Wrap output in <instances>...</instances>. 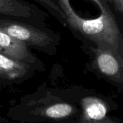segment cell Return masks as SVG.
<instances>
[{
    "instance_id": "obj_3",
    "label": "cell",
    "mask_w": 123,
    "mask_h": 123,
    "mask_svg": "<svg viewBox=\"0 0 123 123\" xmlns=\"http://www.w3.org/2000/svg\"><path fill=\"white\" fill-rule=\"evenodd\" d=\"M0 17L46 25L47 12L25 0H0Z\"/></svg>"
},
{
    "instance_id": "obj_12",
    "label": "cell",
    "mask_w": 123,
    "mask_h": 123,
    "mask_svg": "<svg viewBox=\"0 0 123 123\" xmlns=\"http://www.w3.org/2000/svg\"><path fill=\"white\" fill-rule=\"evenodd\" d=\"M93 1L95 2L98 5L101 10H104L108 8V6L106 5V3L104 0H93Z\"/></svg>"
},
{
    "instance_id": "obj_9",
    "label": "cell",
    "mask_w": 123,
    "mask_h": 123,
    "mask_svg": "<svg viewBox=\"0 0 123 123\" xmlns=\"http://www.w3.org/2000/svg\"><path fill=\"white\" fill-rule=\"evenodd\" d=\"M43 7L47 12L53 16L61 25L66 27V18L60 7L59 0H33Z\"/></svg>"
},
{
    "instance_id": "obj_10",
    "label": "cell",
    "mask_w": 123,
    "mask_h": 123,
    "mask_svg": "<svg viewBox=\"0 0 123 123\" xmlns=\"http://www.w3.org/2000/svg\"><path fill=\"white\" fill-rule=\"evenodd\" d=\"M111 2L115 7V9L123 14V0H109Z\"/></svg>"
},
{
    "instance_id": "obj_7",
    "label": "cell",
    "mask_w": 123,
    "mask_h": 123,
    "mask_svg": "<svg viewBox=\"0 0 123 123\" xmlns=\"http://www.w3.org/2000/svg\"><path fill=\"white\" fill-rule=\"evenodd\" d=\"M38 114L52 120H65L77 113V109L73 104L62 101H57L46 104L38 109Z\"/></svg>"
},
{
    "instance_id": "obj_8",
    "label": "cell",
    "mask_w": 123,
    "mask_h": 123,
    "mask_svg": "<svg viewBox=\"0 0 123 123\" xmlns=\"http://www.w3.org/2000/svg\"><path fill=\"white\" fill-rule=\"evenodd\" d=\"M80 104L83 122L98 121L106 117L107 106L101 99L93 96L85 97L81 99Z\"/></svg>"
},
{
    "instance_id": "obj_4",
    "label": "cell",
    "mask_w": 123,
    "mask_h": 123,
    "mask_svg": "<svg viewBox=\"0 0 123 123\" xmlns=\"http://www.w3.org/2000/svg\"><path fill=\"white\" fill-rule=\"evenodd\" d=\"M42 68L21 62L5 54H0V81L5 83H14L31 78L36 70Z\"/></svg>"
},
{
    "instance_id": "obj_6",
    "label": "cell",
    "mask_w": 123,
    "mask_h": 123,
    "mask_svg": "<svg viewBox=\"0 0 123 123\" xmlns=\"http://www.w3.org/2000/svg\"><path fill=\"white\" fill-rule=\"evenodd\" d=\"M0 54L12 59L43 68V64L25 44L0 28Z\"/></svg>"
},
{
    "instance_id": "obj_2",
    "label": "cell",
    "mask_w": 123,
    "mask_h": 123,
    "mask_svg": "<svg viewBox=\"0 0 123 123\" xmlns=\"http://www.w3.org/2000/svg\"><path fill=\"white\" fill-rule=\"evenodd\" d=\"M0 28L15 39L48 55L56 53L61 38L46 25H38L17 19L0 17Z\"/></svg>"
},
{
    "instance_id": "obj_11",
    "label": "cell",
    "mask_w": 123,
    "mask_h": 123,
    "mask_svg": "<svg viewBox=\"0 0 123 123\" xmlns=\"http://www.w3.org/2000/svg\"><path fill=\"white\" fill-rule=\"evenodd\" d=\"M80 123H118L113 119L106 117L104 119L98 120V121H89V122H82Z\"/></svg>"
},
{
    "instance_id": "obj_5",
    "label": "cell",
    "mask_w": 123,
    "mask_h": 123,
    "mask_svg": "<svg viewBox=\"0 0 123 123\" xmlns=\"http://www.w3.org/2000/svg\"><path fill=\"white\" fill-rule=\"evenodd\" d=\"M93 53L92 66L101 75L113 79L123 75V59L111 51L96 46L91 48Z\"/></svg>"
},
{
    "instance_id": "obj_1",
    "label": "cell",
    "mask_w": 123,
    "mask_h": 123,
    "mask_svg": "<svg viewBox=\"0 0 123 123\" xmlns=\"http://www.w3.org/2000/svg\"><path fill=\"white\" fill-rule=\"evenodd\" d=\"M59 4L66 18V27L76 37L85 38L96 46L107 49L121 56L119 47L122 37L114 16L109 7L101 10L98 18L87 20L74 11L70 0H59Z\"/></svg>"
}]
</instances>
